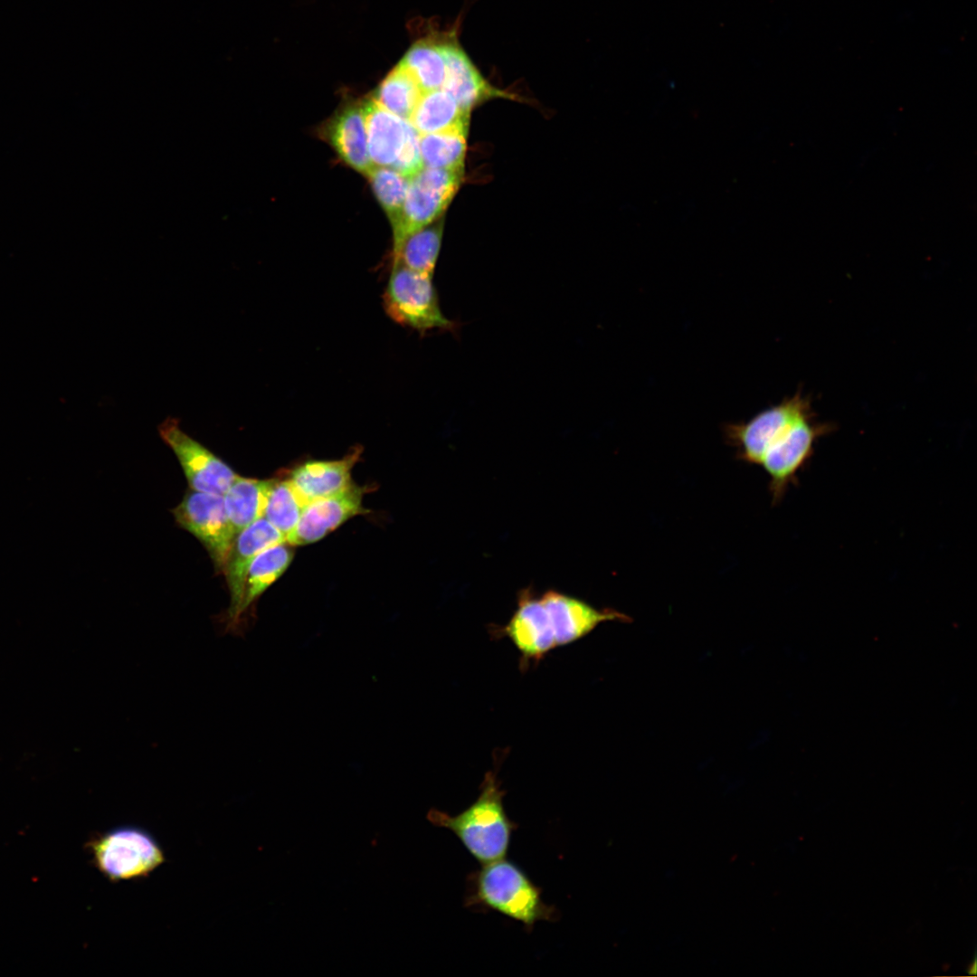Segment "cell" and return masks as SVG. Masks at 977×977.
Here are the masks:
<instances>
[{
  "instance_id": "obj_17",
  "label": "cell",
  "mask_w": 977,
  "mask_h": 977,
  "mask_svg": "<svg viewBox=\"0 0 977 977\" xmlns=\"http://www.w3.org/2000/svg\"><path fill=\"white\" fill-rule=\"evenodd\" d=\"M327 137L348 166L364 175L373 168L362 105H352L339 112L328 125Z\"/></svg>"
},
{
  "instance_id": "obj_10",
  "label": "cell",
  "mask_w": 977,
  "mask_h": 977,
  "mask_svg": "<svg viewBox=\"0 0 977 977\" xmlns=\"http://www.w3.org/2000/svg\"><path fill=\"white\" fill-rule=\"evenodd\" d=\"M159 433L178 459L193 490L225 493L237 474L224 461L186 434L175 419L161 423Z\"/></svg>"
},
{
  "instance_id": "obj_20",
  "label": "cell",
  "mask_w": 977,
  "mask_h": 977,
  "mask_svg": "<svg viewBox=\"0 0 977 977\" xmlns=\"http://www.w3.org/2000/svg\"><path fill=\"white\" fill-rule=\"evenodd\" d=\"M290 546L286 542L277 544L254 557L246 573L239 617L289 567L294 555Z\"/></svg>"
},
{
  "instance_id": "obj_18",
  "label": "cell",
  "mask_w": 977,
  "mask_h": 977,
  "mask_svg": "<svg viewBox=\"0 0 977 977\" xmlns=\"http://www.w3.org/2000/svg\"><path fill=\"white\" fill-rule=\"evenodd\" d=\"M470 112L461 109L445 90L422 92L409 122L420 135L451 131L468 132Z\"/></svg>"
},
{
  "instance_id": "obj_16",
  "label": "cell",
  "mask_w": 977,
  "mask_h": 977,
  "mask_svg": "<svg viewBox=\"0 0 977 977\" xmlns=\"http://www.w3.org/2000/svg\"><path fill=\"white\" fill-rule=\"evenodd\" d=\"M367 148L375 166L392 167L405 143L411 123L379 106L374 100L363 105Z\"/></svg>"
},
{
  "instance_id": "obj_14",
  "label": "cell",
  "mask_w": 977,
  "mask_h": 977,
  "mask_svg": "<svg viewBox=\"0 0 977 977\" xmlns=\"http://www.w3.org/2000/svg\"><path fill=\"white\" fill-rule=\"evenodd\" d=\"M441 46L446 64L441 90L449 93L461 109L470 112L485 100L510 97L486 81L455 35L441 42Z\"/></svg>"
},
{
  "instance_id": "obj_3",
  "label": "cell",
  "mask_w": 977,
  "mask_h": 977,
  "mask_svg": "<svg viewBox=\"0 0 977 977\" xmlns=\"http://www.w3.org/2000/svg\"><path fill=\"white\" fill-rule=\"evenodd\" d=\"M383 299L387 315L402 326L420 333L455 327L441 309L432 275L394 261Z\"/></svg>"
},
{
  "instance_id": "obj_5",
  "label": "cell",
  "mask_w": 977,
  "mask_h": 977,
  "mask_svg": "<svg viewBox=\"0 0 977 977\" xmlns=\"http://www.w3.org/2000/svg\"><path fill=\"white\" fill-rule=\"evenodd\" d=\"M831 423L819 422L814 413L804 416L781 432L766 449L759 466L769 477L773 504L779 503L798 473L811 460L817 441L830 433Z\"/></svg>"
},
{
  "instance_id": "obj_15",
  "label": "cell",
  "mask_w": 977,
  "mask_h": 977,
  "mask_svg": "<svg viewBox=\"0 0 977 977\" xmlns=\"http://www.w3.org/2000/svg\"><path fill=\"white\" fill-rule=\"evenodd\" d=\"M361 451L356 448L339 460L304 462L292 470L288 479L305 505L337 494L353 483L351 470Z\"/></svg>"
},
{
  "instance_id": "obj_22",
  "label": "cell",
  "mask_w": 977,
  "mask_h": 977,
  "mask_svg": "<svg viewBox=\"0 0 977 977\" xmlns=\"http://www.w3.org/2000/svg\"><path fill=\"white\" fill-rule=\"evenodd\" d=\"M422 94L415 79L399 63L381 82L373 100L387 111L409 120Z\"/></svg>"
},
{
  "instance_id": "obj_24",
  "label": "cell",
  "mask_w": 977,
  "mask_h": 977,
  "mask_svg": "<svg viewBox=\"0 0 977 977\" xmlns=\"http://www.w3.org/2000/svg\"><path fill=\"white\" fill-rule=\"evenodd\" d=\"M466 132L451 131L420 135V153L429 168L463 169Z\"/></svg>"
},
{
  "instance_id": "obj_1",
  "label": "cell",
  "mask_w": 977,
  "mask_h": 977,
  "mask_svg": "<svg viewBox=\"0 0 977 977\" xmlns=\"http://www.w3.org/2000/svg\"><path fill=\"white\" fill-rule=\"evenodd\" d=\"M464 906L473 911H493L521 923L527 929L541 921H555L557 911L544 902L542 890L515 862L505 858L481 864L468 876Z\"/></svg>"
},
{
  "instance_id": "obj_8",
  "label": "cell",
  "mask_w": 977,
  "mask_h": 977,
  "mask_svg": "<svg viewBox=\"0 0 977 977\" xmlns=\"http://www.w3.org/2000/svg\"><path fill=\"white\" fill-rule=\"evenodd\" d=\"M173 513L179 526L204 545L216 569L223 571L236 536L223 495L193 490L185 495Z\"/></svg>"
},
{
  "instance_id": "obj_26",
  "label": "cell",
  "mask_w": 977,
  "mask_h": 977,
  "mask_svg": "<svg viewBox=\"0 0 977 977\" xmlns=\"http://www.w3.org/2000/svg\"><path fill=\"white\" fill-rule=\"evenodd\" d=\"M367 175L376 198L394 225L401 214L410 179L388 166H374Z\"/></svg>"
},
{
  "instance_id": "obj_9",
  "label": "cell",
  "mask_w": 977,
  "mask_h": 977,
  "mask_svg": "<svg viewBox=\"0 0 977 977\" xmlns=\"http://www.w3.org/2000/svg\"><path fill=\"white\" fill-rule=\"evenodd\" d=\"M491 635L507 638L520 654V667L536 664L556 648L553 627L540 593L525 588L505 625L493 626Z\"/></svg>"
},
{
  "instance_id": "obj_7",
  "label": "cell",
  "mask_w": 977,
  "mask_h": 977,
  "mask_svg": "<svg viewBox=\"0 0 977 977\" xmlns=\"http://www.w3.org/2000/svg\"><path fill=\"white\" fill-rule=\"evenodd\" d=\"M812 413L810 398L798 392L745 422L725 424V439L735 450L738 460L759 466L773 437L792 422Z\"/></svg>"
},
{
  "instance_id": "obj_21",
  "label": "cell",
  "mask_w": 977,
  "mask_h": 977,
  "mask_svg": "<svg viewBox=\"0 0 977 977\" xmlns=\"http://www.w3.org/2000/svg\"><path fill=\"white\" fill-rule=\"evenodd\" d=\"M441 241V225L423 227L394 245V261L409 269L433 274Z\"/></svg>"
},
{
  "instance_id": "obj_27",
  "label": "cell",
  "mask_w": 977,
  "mask_h": 977,
  "mask_svg": "<svg viewBox=\"0 0 977 977\" xmlns=\"http://www.w3.org/2000/svg\"><path fill=\"white\" fill-rule=\"evenodd\" d=\"M420 134L412 126L409 128L403 147L392 168L407 178H412L423 168L420 153Z\"/></svg>"
},
{
  "instance_id": "obj_25",
  "label": "cell",
  "mask_w": 977,
  "mask_h": 977,
  "mask_svg": "<svg viewBox=\"0 0 977 977\" xmlns=\"http://www.w3.org/2000/svg\"><path fill=\"white\" fill-rule=\"evenodd\" d=\"M305 506L288 477L271 479L263 517L286 538L297 526Z\"/></svg>"
},
{
  "instance_id": "obj_11",
  "label": "cell",
  "mask_w": 977,
  "mask_h": 977,
  "mask_svg": "<svg viewBox=\"0 0 977 977\" xmlns=\"http://www.w3.org/2000/svg\"><path fill=\"white\" fill-rule=\"evenodd\" d=\"M364 493L362 487L352 483L337 494L308 503L286 543L291 546L315 543L349 518L367 512L363 507Z\"/></svg>"
},
{
  "instance_id": "obj_13",
  "label": "cell",
  "mask_w": 977,
  "mask_h": 977,
  "mask_svg": "<svg viewBox=\"0 0 977 977\" xmlns=\"http://www.w3.org/2000/svg\"><path fill=\"white\" fill-rule=\"evenodd\" d=\"M283 542H286L285 536L264 517L256 520L236 535L223 570L231 597L228 609L230 625L236 623L239 619L249 565L262 550Z\"/></svg>"
},
{
  "instance_id": "obj_19",
  "label": "cell",
  "mask_w": 977,
  "mask_h": 977,
  "mask_svg": "<svg viewBox=\"0 0 977 977\" xmlns=\"http://www.w3.org/2000/svg\"><path fill=\"white\" fill-rule=\"evenodd\" d=\"M270 479L236 476L223 495L227 517L237 535L264 517Z\"/></svg>"
},
{
  "instance_id": "obj_2",
  "label": "cell",
  "mask_w": 977,
  "mask_h": 977,
  "mask_svg": "<svg viewBox=\"0 0 977 977\" xmlns=\"http://www.w3.org/2000/svg\"><path fill=\"white\" fill-rule=\"evenodd\" d=\"M506 792L498 780L497 769L484 775L477 799L456 815L431 810L428 819L451 830L480 864L506 858L517 824L504 806Z\"/></svg>"
},
{
  "instance_id": "obj_12",
  "label": "cell",
  "mask_w": 977,
  "mask_h": 977,
  "mask_svg": "<svg viewBox=\"0 0 977 977\" xmlns=\"http://www.w3.org/2000/svg\"><path fill=\"white\" fill-rule=\"evenodd\" d=\"M553 627L556 648L572 644L592 632L599 624L631 618L611 608L597 609L579 598L547 590L540 593Z\"/></svg>"
},
{
  "instance_id": "obj_4",
  "label": "cell",
  "mask_w": 977,
  "mask_h": 977,
  "mask_svg": "<svg viewBox=\"0 0 977 977\" xmlns=\"http://www.w3.org/2000/svg\"><path fill=\"white\" fill-rule=\"evenodd\" d=\"M89 847L97 868L113 882L148 877L166 860L155 838L135 826L115 828Z\"/></svg>"
},
{
  "instance_id": "obj_6",
  "label": "cell",
  "mask_w": 977,
  "mask_h": 977,
  "mask_svg": "<svg viewBox=\"0 0 977 977\" xmlns=\"http://www.w3.org/2000/svg\"><path fill=\"white\" fill-rule=\"evenodd\" d=\"M463 169L423 167L410 178L401 214L393 225L394 245L438 217L456 194Z\"/></svg>"
},
{
  "instance_id": "obj_23",
  "label": "cell",
  "mask_w": 977,
  "mask_h": 977,
  "mask_svg": "<svg viewBox=\"0 0 977 977\" xmlns=\"http://www.w3.org/2000/svg\"><path fill=\"white\" fill-rule=\"evenodd\" d=\"M402 63L422 92L441 89L446 73L441 42L422 40L407 52Z\"/></svg>"
}]
</instances>
